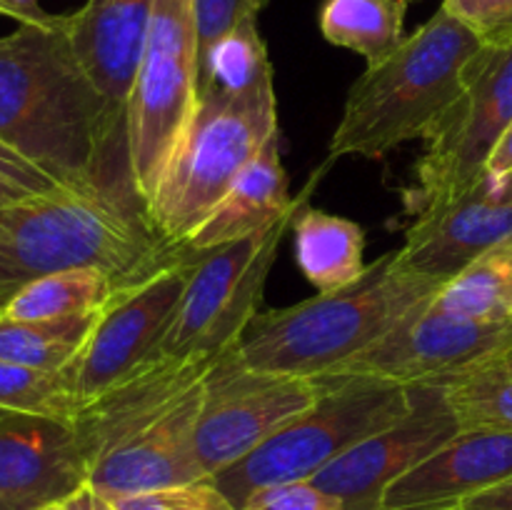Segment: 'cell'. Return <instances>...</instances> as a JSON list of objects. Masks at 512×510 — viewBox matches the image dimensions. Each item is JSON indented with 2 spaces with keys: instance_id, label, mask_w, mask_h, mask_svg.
Segmentation results:
<instances>
[{
  "instance_id": "cell-1",
  "label": "cell",
  "mask_w": 512,
  "mask_h": 510,
  "mask_svg": "<svg viewBox=\"0 0 512 510\" xmlns=\"http://www.w3.org/2000/svg\"><path fill=\"white\" fill-rule=\"evenodd\" d=\"M0 143L58 185H98L138 200L103 95L70 43L68 15L0 35Z\"/></svg>"
},
{
  "instance_id": "cell-2",
  "label": "cell",
  "mask_w": 512,
  "mask_h": 510,
  "mask_svg": "<svg viewBox=\"0 0 512 510\" xmlns=\"http://www.w3.org/2000/svg\"><path fill=\"white\" fill-rule=\"evenodd\" d=\"M178 253L138 200L98 185H58L0 205V288L10 293L73 268H100L128 285Z\"/></svg>"
},
{
  "instance_id": "cell-3",
  "label": "cell",
  "mask_w": 512,
  "mask_h": 510,
  "mask_svg": "<svg viewBox=\"0 0 512 510\" xmlns=\"http://www.w3.org/2000/svg\"><path fill=\"white\" fill-rule=\"evenodd\" d=\"M443 285L403 268L398 250H390L338 293L258 313L235 353L248 368L265 373L323 378L385 338Z\"/></svg>"
},
{
  "instance_id": "cell-4",
  "label": "cell",
  "mask_w": 512,
  "mask_h": 510,
  "mask_svg": "<svg viewBox=\"0 0 512 510\" xmlns=\"http://www.w3.org/2000/svg\"><path fill=\"white\" fill-rule=\"evenodd\" d=\"M483 40L440 5L400 48L368 65L345 100L330 158H383L433 130L463 90L465 68Z\"/></svg>"
},
{
  "instance_id": "cell-5",
  "label": "cell",
  "mask_w": 512,
  "mask_h": 510,
  "mask_svg": "<svg viewBox=\"0 0 512 510\" xmlns=\"http://www.w3.org/2000/svg\"><path fill=\"white\" fill-rule=\"evenodd\" d=\"M278 133L273 75L240 90L220 85L205 88L198 95L188 130L145 208L158 238L168 248L183 250L238 175Z\"/></svg>"
},
{
  "instance_id": "cell-6",
  "label": "cell",
  "mask_w": 512,
  "mask_h": 510,
  "mask_svg": "<svg viewBox=\"0 0 512 510\" xmlns=\"http://www.w3.org/2000/svg\"><path fill=\"white\" fill-rule=\"evenodd\" d=\"M320 380L323 393L300 418L210 478L235 510L265 488L313 480L350 448L403 418L413 405V385L370 375H325Z\"/></svg>"
},
{
  "instance_id": "cell-7",
  "label": "cell",
  "mask_w": 512,
  "mask_h": 510,
  "mask_svg": "<svg viewBox=\"0 0 512 510\" xmlns=\"http://www.w3.org/2000/svg\"><path fill=\"white\" fill-rule=\"evenodd\" d=\"M198 105L195 0H155L128 115L133 190L148 208Z\"/></svg>"
},
{
  "instance_id": "cell-8",
  "label": "cell",
  "mask_w": 512,
  "mask_h": 510,
  "mask_svg": "<svg viewBox=\"0 0 512 510\" xmlns=\"http://www.w3.org/2000/svg\"><path fill=\"white\" fill-rule=\"evenodd\" d=\"M512 123V40L483 43L465 68L463 90L425 135V155L405 190L413 215L470 193L488 180L485 168Z\"/></svg>"
},
{
  "instance_id": "cell-9",
  "label": "cell",
  "mask_w": 512,
  "mask_h": 510,
  "mask_svg": "<svg viewBox=\"0 0 512 510\" xmlns=\"http://www.w3.org/2000/svg\"><path fill=\"white\" fill-rule=\"evenodd\" d=\"M295 213L265 233L248 235L203 253H190L188 285L173 325L160 345V355L223 358L240 343L248 325L260 313L265 280L278 260L280 243L285 230L293 225Z\"/></svg>"
},
{
  "instance_id": "cell-10",
  "label": "cell",
  "mask_w": 512,
  "mask_h": 510,
  "mask_svg": "<svg viewBox=\"0 0 512 510\" xmlns=\"http://www.w3.org/2000/svg\"><path fill=\"white\" fill-rule=\"evenodd\" d=\"M323 393L320 378L248 368L228 350L203 380L195 448L205 475L223 473L293 423Z\"/></svg>"
},
{
  "instance_id": "cell-11",
  "label": "cell",
  "mask_w": 512,
  "mask_h": 510,
  "mask_svg": "<svg viewBox=\"0 0 512 510\" xmlns=\"http://www.w3.org/2000/svg\"><path fill=\"white\" fill-rule=\"evenodd\" d=\"M188 275L190 253L180 250L163 268L123 285L108 300L83 348L63 368L70 390L83 405L158 355L178 313Z\"/></svg>"
},
{
  "instance_id": "cell-12",
  "label": "cell",
  "mask_w": 512,
  "mask_h": 510,
  "mask_svg": "<svg viewBox=\"0 0 512 510\" xmlns=\"http://www.w3.org/2000/svg\"><path fill=\"white\" fill-rule=\"evenodd\" d=\"M430 303L410 310L385 338L330 375H370L403 385L450 383L512 348V320H453L435 313Z\"/></svg>"
},
{
  "instance_id": "cell-13",
  "label": "cell",
  "mask_w": 512,
  "mask_h": 510,
  "mask_svg": "<svg viewBox=\"0 0 512 510\" xmlns=\"http://www.w3.org/2000/svg\"><path fill=\"white\" fill-rule=\"evenodd\" d=\"M460 430L445 385L418 383L403 418L333 460L313 483L338 498L345 510H380L385 490Z\"/></svg>"
},
{
  "instance_id": "cell-14",
  "label": "cell",
  "mask_w": 512,
  "mask_h": 510,
  "mask_svg": "<svg viewBox=\"0 0 512 510\" xmlns=\"http://www.w3.org/2000/svg\"><path fill=\"white\" fill-rule=\"evenodd\" d=\"M90 458L75 423L0 410V510H43L88 488Z\"/></svg>"
},
{
  "instance_id": "cell-15",
  "label": "cell",
  "mask_w": 512,
  "mask_h": 510,
  "mask_svg": "<svg viewBox=\"0 0 512 510\" xmlns=\"http://www.w3.org/2000/svg\"><path fill=\"white\" fill-rule=\"evenodd\" d=\"M155 0H85L68 15V35L103 95L113 140L128 155V115Z\"/></svg>"
},
{
  "instance_id": "cell-16",
  "label": "cell",
  "mask_w": 512,
  "mask_h": 510,
  "mask_svg": "<svg viewBox=\"0 0 512 510\" xmlns=\"http://www.w3.org/2000/svg\"><path fill=\"white\" fill-rule=\"evenodd\" d=\"M220 358L203 355H155L98 398L88 400L73 420L88 450L90 465L138 435L198 388Z\"/></svg>"
},
{
  "instance_id": "cell-17",
  "label": "cell",
  "mask_w": 512,
  "mask_h": 510,
  "mask_svg": "<svg viewBox=\"0 0 512 510\" xmlns=\"http://www.w3.org/2000/svg\"><path fill=\"white\" fill-rule=\"evenodd\" d=\"M200 398L203 383L153 425L100 455L90 465L88 488L103 498H123L208 480L195 448Z\"/></svg>"
},
{
  "instance_id": "cell-18",
  "label": "cell",
  "mask_w": 512,
  "mask_h": 510,
  "mask_svg": "<svg viewBox=\"0 0 512 510\" xmlns=\"http://www.w3.org/2000/svg\"><path fill=\"white\" fill-rule=\"evenodd\" d=\"M512 478V430L468 428L395 480L380 510H455Z\"/></svg>"
},
{
  "instance_id": "cell-19",
  "label": "cell",
  "mask_w": 512,
  "mask_h": 510,
  "mask_svg": "<svg viewBox=\"0 0 512 510\" xmlns=\"http://www.w3.org/2000/svg\"><path fill=\"white\" fill-rule=\"evenodd\" d=\"M512 238V203H498L485 183L470 193L430 205L415 215L398 263L413 273L448 283L473 260Z\"/></svg>"
},
{
  "instance_id": "cell-20",
  "label": "cell",
  "mask_w": 512,
  "mask_h": 510,
  "mask_svg": "<svg viewBox=\"0 0 512 510\" xmlns=\"http://www.w3.org/2000/svg\"><path fill=\"white\" fill-rule=\"evenodd\" d=\"M303 200V198H300ZM300 200L290 198L288 170L280 158V133L268 140L258 158L238 175L213 213L190 235L183 250L203 253L248 235L265 233L298 210Z\"/></svg>"
},
{
  "instance_id": "cell-21",
  "label": "cell",
  "mask_w": 512,
  "mask_h": 510,
  "mask_svg": "<svg viewBox=\"0 0 512 510\" xmlns=\"http://www.w3.org/2000/svg\"><path fill=\"white\" fill-rule=\"evenodd\" d=\"M295 258L320 295L338 293L365 273V233L358 223L300 203L293 218Z\"/></svg>"
},
{
  "instance_id": "cell-22",
  "label": "cell",
  "mask_w": 512,
  "mask_h": 510,
  "mask_svg": "<svg viewBox=\"0 0 512 510\" xmlns=\"http://www.w3.org/2000/svg\"><path fill=\"white\" fill-rule=\"evenodd\" d=\"M123 285L100 268L60 270L25 283L8 300L3 315L13 320H63L98 315Z\"/></svg>"
},
{
  "instance_id": "cell-23",
  "label": "cell",
  "mask_w": 512,
  "mask_h": 510,
  "mask_svg": "<svg viewBox=\"0 0 512 510\" xmlns=\"http://www.w3.org/2000/svg\"><path fill=\"white\" fill-rule=\"evenodd\" d=\"M430 308L453 320L500 323L512 315V238L495 245L440 288Z\"/></svg>"
},
{
  "instance_id": "cell-24",
  "label": "cell",
  "mask_w": 512,
  "mask_h": 510,
  "mask_svg": "<svg viewBox=\"0 0 512 510\" xmlns=\"http://www.w3.org/2000/svg\"><path fill=\"white\" fill-rule=\"evenodd\" d=\"M405 0H323L320 33L338 48L355 50L368 65L383 63L405 40Z\"/></svg>"
},
{
  "instance_id": "cell-25",
  "label": "cell",
  "mask_w": 512,
  "mask_h": 510,
  "mask_svg": "<svg viewBox=\"0 0 512 510\" xmlns=\"http://www.w3.org/2000/svg\"><path fill=\"white\" fill-rule=\"evenodd\" d=\"M98 315L63 320H13L0 315V360L63 370L78 355Z\"/></svg>"
},
{
  "instance_id": "cell-26",
  "label": "cell",
  "mask_w": 512,
  "mask_h": 510,
  "mask_svg": "<svg viewBox=\"0 0 512 510\" xmlns=\"http://www.w3.org/2000/svg\"><path fill=\"white\" fill-rule=\"evenodd\" d=\"M443 385L463 430H512V363L505 353Z\"/></svg>"
},
{
  "instance_id": "cell-27",
  "label": "cell",
  "mask_w": 512,
  "mask_h": 510,
  "mask_svg": "<svg viewBox=\"0 0 512 510\" xmlns=\"http://www.w3.org/2000/svg\"><path fill=\"white\" fill-rule=\"evenodd\" d=\"M0 410L73 423L83 410V400L70 390L63 370H40L0 360Z\"/></svg>"
},
{
  "instance_id": "cell-28",
  "label": "cell",
  "mask_w": 512,
  "mask_h": 510,
  "mask_svg": "<svg viewBox=\"0 0 512 510\" xmlns=\"http://www.w3.org/2000/svg\"><path fill=\"white\" fill-rule=\"evenodd\" d=\"M118 510H235L213 480H198L153 493L108 498Z\"/></svg>"
},
{
  "instance_id": "cell-29",
  "label": "cell",
  "mask_w": 512,
  "mask_h": 510,
  "mask_svg": "<svg viewBox=\"0 0 512 510\" xmlns=\"http://www.w3.org/2000/svg\"><path fill=\"white\" fill-rule=\"evenodd\" d=\"M265 0H195L198 18V78L203 73L208 55L220 40L233 33L240 23L258 18Z\"/></svg>"
},
{
  "instance_id": "cell-30",
  "label": "cell",
  "mask_w": 512,
  "mask_h": 510,
  "mask_svg": "<svg viewBox=\"0 0 512 510\" xmlns=\"http://www.w3.org/2000/svg\"><path fill=\"white\" fill-rule=\"evenodd\" d=\"M443 8L463 20L483 43L512 40V0H443Z\"/></svg>"
},
{
  "instance_id": "cell-31",
  "label": "cell",
  "mask_w": 512,
  "mask_h": 510,
  "mask_svg": "<svg viewBox=\"0 0 512 510\" xmlns=\"http://www.w3.org/2000/svg\"><path fill=\"white\" fill-rule=\"evenodd\" d=\"M240 510H345V505L313 480H300L260 490Z\"/></svg>"
},
{
  "instance_id": "cell-32",
  "label": "cell",
  "mask_w": 512,
  "mask_h": 510,
  "mask_svg": "<svg viewBox=\"0 0 512 510\" xmlns=\"http://www.w3.org/2000/svg\"><path fill=\"white\" fill-rule=\"evenodd\" d=\"M0 178L28 190V193H45V190L58 188V183L50 175H45L30 160H25L23 155H18L3 143H0Z\"/></svg>"
},
{
  "instance_id": "cell-33",
  "label": "cell",
  "mask_w": 512,
  "mask_h": 510,
  "mask_svg": "<svg viewBox=\"0 0 512 510\" xmlns=\"http://www.w3.org/2000/svg\"><path fill=\"white\" fill-rule=\"evenodd\" d=\"M455 510H512V478L473 495Z\"/></svg>"
},
{
  "instance_id": "cell-34",
  "label": "cell",
  "mask_w": 512,
  "mask_h": 510,
  "mask_svg": "<svg viewBox=\"0 0 512 510\" xmlns=\"http://www.w3.org/2000/svg\"><path fill=\"white\" fill-rule=\"evenodd\" d=\"M0 15L18 20V23H53L58 15L40 8V0H0Z\"/></svg>"
},
{
  "instance_id": "cell-35",
  "label": "cell",
  "mask_w": 512,
  "mask_h": 510,
  "mask_svg": "<svg viewBox=\"0 0 512 510\" xmlns=\"http://www.w3.org/2000/svg\"><path fill=\"white\" fill-rule=\"evenodd\" d=\"M508 173H512V123L510 128L505 130L503 138H500L498 148L493 150V155H490L488 160V168H485L488 180H500Z\"/></svg>"
},
{
  "instance_id": "cell-36",
  "label": "cell",
  "mask_w": 512,
  "mask_h": 510,
  "mask_svg": "<svg viewBox=\"0 0 512 510\" xmlns=\"http://www.w3.org/2000/svg\"><path fill=\"white\" fill-rule=\"evenodd\" d=\"M70 505H73L75 510H118L108 498L95 493L93 488H83L78 495H73V498H70Z\"/></svg>"
},
{
  "instance_id": "cell-37",
  "label": "cell",
  "mask_w": 512,
  "mask_h": 510,
  "mask_svg": "<svg viewBox=\"0 0 512 510\" xmlns=\"http://www.w3.org/2000/svg\"><path fill=\"white\" fill-rule=\"evenodd\" d=\"M485 190L498 203H512V173L500 180H485Z\"/></svg>"
},
{
  "instance_id": "cell-38",
  "label": "cell",
  "mask_w": 512,
  "mask_h": 510,
  "mask_svg": "<svg viewBox=\"0 0 512 510\" xmlns=\"http://www.w3.org/2000/svg\"><path fill=\"white\" fill-rule=\"evenodd\" d=\"M23 195H28V190L18 188V185H13V183H8V180L0 178V205L10 203V200L23 198Z\"/></svg>"
},
{
  "instance_id": "cell-39",
  "label": "cell",
  "mask_w": 512,
  "mask_h": 510,
  "mask_svg": "<svg viewBox=\"0 0 512 510\" xmlns=\"http://www.w3.org/2000/svg\"><path fill=\"white\" fill-rule=\"evenodd\" d=\"M15 293H10V290H3L0 288V315H3V310H5V305H8V300L13 298Z\"/></svg>"
},
{
  "instance_id": "cell-40",
  "label": "cell",
  "mask_w": 512,
  "mask_h": 510,
  "mask_svg": "<svg viewBox=\"0 0 512 510\" xmlns=\"http://www.w3.org/2000/svg\"><path fill=\"white\" fill-rule=\"evenodd\" d=\"M43 510H70V508H68V503H60V505H48V508H43Z\"/></svg>"
},
{
  "instance_id": "cell-41",
  "label": "cell",
  "mask_w": 512,
  "mask_h": 510,
  "mask_svg": "<svg viewBox=\"0 0 512 510\" xmlns=\"http://www.w3.org/2000/svg\"><path fill=\"white\" fill-rule=\"evenodd\" d=\"M505 358H508V360H510V363H512V348L508 350V353H505Z\"/></svg>"
},
{
  "instance_id": "cell-42",
  "label": "cell",
  "mask_w": 512,
  "mask_h": 510,
  "mask_svg": "<svg viewBox=\"0 0 512 510\" xmlns=\"http://www.w3.org/2000/svg\"><path fill=\"white\" fill-rule=\"evenodd\" d=\"M68 508H70V510H75V508H73V505H70V500H68Z\"/></svg>"
},
{
  "instance_id": "cell-43",
  "label": "cell",
  "mask_w": 512,
  "mask_h": 510,
  "mask_svg": "<svg viewBox=\"0 0 512 510\" xmlns=\"http://www.w3.org/2000/svg\"><path fill=\"white\" fill-rule=\"evenodd\" d=\"M405 3H413V0H405Z\"/></svg>"
},
{
  "instance_id": "cell-44",
  "label": "cell",
  "mask_w": 512,
  "mask_h": 510,
  "mask_svg": "<svg viewBox=\"0 0 512 510\" xmlns=\"http://www.w3.org/2000/svg\"><path fill=\"white\" fill-rule=\"evenodd\" d=\"M510 320H512V315H510Z\"/></svg>"
}]
</instances>
